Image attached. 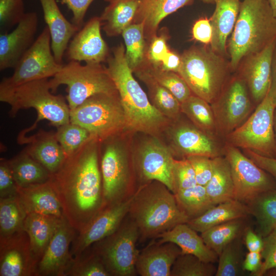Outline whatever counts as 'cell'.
Instances as JSON below:
<instances>
[{"label": "cell", "instance_id": "cell-27", "mask_svg": "<svg viewBox=\"0 0 276 276\" xmlns=\"http://www.w3.org/2000/svg\"><path fill=\"white\" fill-rule=\"evenodd\" d=\"M25 150L43 166L52 175L57 172L64 163L66 156L53 131L39 130L27 137Z\"/></svg>", "mask_w": 276, "mask_h": 276}, {"label": "cell", "instance_id": "cell-29", "mask_svg": "<svg viewBox=\"0 0 276 276\" xmlns=\"http://www.w3.org/2000/svg\"><path fill=\"white\" fill-rule=\"evenodd\" d=\"M63 218L37 213L27 214L24 230L28 235L32 254L37 264Z\"/></svg>", "mask_w": 276, "mask_h": 276}, {"label": "cell", "instance_id": "cell-9", "mask_svg": "<svg viewBox=\"0 0 276 276\" xmlns=\"http://www.w3.org/2000/svg\"><path fill=\"white\" fill-rule=\"evenodd\" d=\"M275 109L276 102L268 92L247 119L224 137L225 144L276 158L273 128Z\"/></svg>", "mask_w": 276, "mask_h": 276}, {"label": "cell", "instance_id": "cell-50", "mask_svg": "<svg viewBox=\"0 0 276 276\" xmlns=\"http://www.w3.org/2000/svg\"><path fill=\"white\" fill-rule=\"evenodd\" d=\"M186 158L192 166L197 183L205 186L213 174V158L202 155L190 156Z\"/></svg>", "mask_w": 276, "mask_h": 276}, {"label": "cell", "instance_id": "cell-22", "mask_svg": "<svg viewBox=\"0 0 276 276\" xmlns=\"http://www.w3.org/2000/svg\"><path fill=\"white\" fill-rule=\"evenodd\" d=\"M170 134L173 147L185 158L202 155L213 158L221 156L216 138L206 134L192 123H178Z\"/></svg>", "mask_w": 276, "mask_h": 276}, {"label": "cell", "instance_id": "cell-62", "mask_svg": "<svg viewBox=\"0 0 276 276\" xmlns=\"http://www.w3.org/2000/svg\"><path fill=\"white\" fill-rule=\"evenodd\" d=\"M273 128H274V138L276 145V109L274 114L273 118Z\"/></svg>", "mask_w": 276, "mask_h": 276}, {"label": "cell", "instance_id": "cell-35", "mask_svg": "<svg viewBox=\"0 0 276 276\" xmlns=\"http://www.w3.org/2000/svg\"><path fill=\"white\" fill-rule=\"evenodd\" d=\"M135 72L146 84L149 100L156 109L168 120H177L181 113V104L178 100L143 70L139 69Z\"/></svg>", "mask_w": 276, "mask_h": 276}, {"label": "cell", "instance_id": "cell-14", "mask_svg": "<svg viewBox=\"0 0 276 276\" xmlns=\"http://www.w3.org/2000/svg\"><path fill=\"white\" fill-rule=\"evenodd\" d=\"M224 156L231 169L235 199L248 204L262 194L276 189V180L259 167L240 149L225 144Z\"/></svg>", "mask_w": 276, "mask_h": 276}, {"label": "cell", "instance_id": "cell-59", "mask_svg": "<svg viewBox=\"0 0 276 276\" xmlns=\"http://www.w3.org/2000/svg\"><path fill=\"white\" fill-rule=\"evenodd\" d=\"M268 92L276 102V44L272 57L271 82Z\"/></svg>", "mask_w": 276, "mask_h": 276}, {"label": "cell", "instance_id": "cell-21", "mask_svg": "<svg viewBox=\"0 0 276 276\" xmlns=\"http://www.w3.org/2000/svg\"><path fill=\"white\" fill-rule=\"evenodd\" d=\"M276 40L262 51L243 60L239 75L243 79L254 104L257 106L269 90L271 64Z\"/></svg>", "mask_w": 276, "mask_h": 276}, {"label": "cell", "instance_id": "cell-37", "mask_svg": "<svg viewBox=\"0 0 276 276\" xmlns=\"http://www.w3.org/2000/svg\"><path fill=\"white\" fill-rule=\"evenodd\" d=\"M181 113L191 123L206 134L216 138V122L211 104L194 95L181 104Z\"/></svg>", "mask_w": 276, "mask_h": 276}, {"label": "cell", "instance_id": "cell-44", "mask_svg": "<svg viewBox=\"0 0 276 276\" xmlns=\"http://www.w3.org/2000/svg\"><path fill=\"white\" fill-rule=\"evenodd\" d=\"M65 276H111L100 258L88 247L73 257Z\"/></svg>", "mask_w": 276, "mask_h": 276}, {"label": "cell", "instance_id": "cell-4", "mask_svg": "<svg viewBox=\"0 0 276 276\" xmlns=\"http://www.w3.org/2000/svg\"><path fill=\"white\" fill-rule=\"evenodd\" d=\"M276 40V18L267 0H243L227 44L231 71Z\"/></svg>", "mask_w": 276, "mask_h": 276}, {"label": "cell", "instance_id": "cell-18", "mask_svg": "<svg viewBox=\"0 0 276 276\" xmlns=\"http://www.w3.org/2000/svg\"><path fill=\"white\" fill-rule=\"evenodd\" d=\"M100 17L90 18L75 34L66 51L70 61L101 63L109 57L108 46L103 39Z\"/></svg>", "mask_w": 276, "mask_h": 276}, {"label": "cell", "instance_id": "cell-60", "mask_svg": "<svg viewBox=\"0 0 276 276\" xmlns=\"http://www.w3.org/2000/svg\"><path fill=\"white\" fill-rule=\"evenodd\" d=\"M270 5L274 16L276 18V0H267Z\"/></svg>", "mask_w": 276, "mask_h": 276}, {"label": "cell", "instance_id": "cell-47", "mask_svg": "<svg viewBox=\"0 0 276 276\" xmlns=\"http://www.w3.org/2000/svg\"><path fill=\"white\" fill-rule=\"evenodd\" d=\"M172 181L173 194L197 184L194 169L187 158L174 159L172 169Z\"/></svg>", "mask_w": 276, "mask_h": 276}, {"label": "cell", "instance_id": "cell-11", "mask_svg": "<svg viewBox=\"0 0 276 276\" xmlns=\"http://www.w3.org/2000/svg\"><path fill=\"white\" fill-rule=\"evenodd\" d=\"M116 135L101 141L103 143L100 162L103 208L129 199L137 190L132 185L127 153Z\"/></svg>", "mask_w": 276, "mask_h": 276}, {"label": "cell", "instance_id": "cell-64", "mask_svg": "<svg viewBox=\"0 0 276 276\" xmlns=\"http://www.w3.org/2000/svg\"><path fill=\"white\" fill-rule=\"evenodd\" d=\"M104 1H106V2H110L112 0H104Z\"/></svg>", "mask_w": 276, "mask_h": 276}, {"label": "cell", "instance_id": "cell-39", "mask_svg": "<svg viewBox=\"0 0 276 276\" xmlns=\"http://www.w3.org/2000/svg\"><path fill=\"white\" fill-rule=\"evenodd\" d=\"M247 205L256 220V232L263 238L276 227V189L262 194Z\"/></svg>", "mask_w": 276, "mask_h": 276}, {"label": "cell", "instance_id": "cell-17", "mask_svg": "<svg viewBox=\"0 0 276 276\" xmlns=\"http://www.w3.org/2000/svg\"><path fill=\"white\" fill-rule=\"evenodd\" d=\"M76 232L64 218L38 262L36 276H65L73 259L70 246Z\"/></svg>", "mask_w": 276, "mask_h": 276}, {"label": "cell", "instance_id": "cell-61", "mask_svg": "<svg viewBox=\"0 0 276 276\" xmlns=\"http://www.w3.org/2000/svg\"><path fill=\"white\" fill-rule=\"evenodd\" d=\"M264 275L276 276V268L271 269L267 271Z\"/></svg>", "mask_w": 276, "mask_h": 276}, {"label": "cell", "instance_id": "cell-13", "mask_svg": "<svg viewBox=\"0 0 276 276\" xmlns=\"http://www.w3.org/2000/svg\"><path fill=\"white\" fill-rule=\"evenodd\" d=\"M211 105L218 135L224 138L241 125L255 109L246 83L239 75L228 79Z\"/></svg>", "mask_w": 276, "mask_h": 276}, {"label": "cell", "instance_id": "cell-8", "mask_svg": "<svg viewBox=\"0 0 276 276\" xmlns=\"http://www.w3.org/2000/svg\"><path fill=\"white\" fill-rule=\"evenodd\" d=\"M70 122L86 129L100 142L126 128L118 93L93 96L70 110Z\"/></svg>", "mask_w": 276, "mask_h": 276}, {"label": "cell", "instance_id": "cell-53", "mask_svg": "<svg viewBox=\"0 0 276 276\" xmlns=\"http://www.w3.org/2000/svg\"><path fill=\"white\" fill-rule=\"evenodd\" d=\"M94 0H61L73 13L72 22L80 29L82 25L86 12Z\"/></svg>", "mask_w": 276, "mask_h": 276}, {"label": "cell", "instance_id": "cell-15", "mask_svg": "<svg viewBox=\"0 0 276 276\" xmlns=\"http://www.w3.org/2000/svg\"><path fill=\"white\" fill-rule=\"evenodd\" d=\"M174 159L170 150L153 137L142 143L133 164L135 173L144 184L156 180L164 184L172 192Z\"/></svg>", "mask_w": 276, "mask_h": 276}, {"label": "cell", "instance_id": "cell-40", "mask_svg": "<svg viewBox=\"0 0 276 276\" xmlns=\"http://www.w3.org/2000/svg\"><path fill=\"white\" fill-rule=\"evenodd\" d=\"M174 194L178 206L189 220L199 217L215 205L211 201L205 186L198 184Z\"/></svg>", "mask_w": 276, "mask_h": 276}, {"label": "cell", "instance_id": "cell-33", "mask_svg": "<svg viewBox=\"0 0 276 276\" xmlns=\"http://www.w3.org/2000/svg\"><path fill=\"white\" fill-rule=\"evenodd\" d=\"M8 163L18 187L44 183L51 178L52 174L24 149Z\"/></svg>", "mask_w": 276, "mask_h": 276}, {"label": "cell", "instance_id": "cell-48", "mask_svg": "<svg viewBox=\"0 0 276 276\" xmlns=\"http://www.w3.org/2000/svg\"><path fill=\"white\" fill-rule=\"evenodd\" d=\"M24 0H0V26L6 32L22 19L25 15Z\"/></svg>", "mask_w": 276, "mask_h": 276}, {"label": "cell", "instance_id": "cell-38", "mask_svg": "<svg viewBox=\"0 0 276 276\" xmlns=\"http://www.w3.org/2000/svg\"><path fill=\"white\" fill-rule=\"evenodd\" d=\"M244 218L232 220L212 227L201 233L205 244L218 256L234 240L241 237L246 226Z\"/></svg>", "mask_w": 276, "mask_h": 276}, {"label": "cell", "instance_id": "cell-63", "mask_svg": "<svg viewBox=\"0 0 276 276\" xmlns=\"http://www.w3.org/2000/svg\"><path fill=\"white\" fill-rule=\"evenodd\" d=\"M204 3L206 4H214V0H200Z\"/></svg>", "mask_w": 276, "mask_h": 276}, {"label": "cell", "instance_id": "cell-41", "mask_svg": "<svg viewBox=\"0 0 276 276\" xmlns=\"http://www.w3.org/2000/svg\"><path fill=\"white\" fill-rule=\"evenodd\" d=\"M125 44V57L133 72L138 70L146 60L144 24L133 23L122 33Z\"/></svg>", "mask_w": 276, "mask_h": 276}, {"label": "cell", "instance_id": "cell-55", "mask_svg": "<svg viewBox=\"0 0 276 276\" xmlns=\"http://www.w3.org/2000/svg\"><path fill=\"white\" fill-rule=\"evenodd\" d=\"M243 152L259 167L265 170L276 180V158L261 155L250 150H243Z\"/></svg>", "mask_w": 276, "mask_h": 276}, {"label": "cell", "instance_id": "cell-42", "mask_svg": "<svg viewBox=\"0 0 276 276\" xmlns=\"http://www.w3.org/2000/svg\"><path fill=\"white\" fill-rule=\"evenodd\" d=\"M139 69L145 71L169 90L180 104L193 95L186 81L177 73L164 70L159 65L153 64L147 60Z\"/></svg>", "mask_w": 276, "mask_h": 276}, {"label": "cell", "instance_id": "cell-25", "mask_svg": "<svg viewBox=\"0 0 276 276\" xmlns=\"http://www.w3.org/2000/svg\"><path fill=\"white\" fill-rule=\"evenodd\" d=\"M17 196L27 214L37 213L64 218L63 209L49 181L26 187H18Z\"/></svg>", "mask_w": 276, "mask_h": 276}, {"label": "cell", "instance_id": "cell-19", "mask_svg": "<svg viewBox=\"0 0 276 276\" xmlns=\"http://www.w3.org/2000/svg\"><path fill=\"white\" fill-rule=\"evenodd\" d=\"M38 17L34 12L25 13L15 29L0 35V70L14 68L33 44L37 30Z\"/></svg>", "mask_w": 276, "mask_h": 276}, {"label": "cell", "instance_id": "cell-51", "mask_svg": "<svg viewBox=\"0 0 276 276\" xmlns=\"http://www.w3.org/2000/svg\"><path fill=\"white\" fill-rule=\"evenodd\" d=\"M18 186L14 179L8 159L0 160V198L17 195Z\"/></svg>", "mask_w": 276, "mask_h": 276}, {"label": "cell", "instance_id": "cell-43", "mask_svg": "<svg viewBox=\"0 0 276 276\" xmlns=\"http://www.w3.org/2000/svg\"><path fill=\"white\" fill-rule=\"evenodd\" d=\"M241 238L229 243L219 255L215 276H238L244 273Z\"/></svg>", "mask_w": 276, "mask_h": 276}, {"label": "cell", "instance_id": "cell-20", "mask_svg": "<svg viewBox=\"0 0 276 276\" xmlns=\"http://www.w3.org/2000/svg\"><path fill=\"white\" fill-rule=\"evenodd\" d=\"M37 265L25 231L0 242L1 276H36Z\"/></svg>", "mask_w": 276, "mask_h": 276}, {"label": "cell", "instance_id": "cell-26", "mask_svg": "<svg viewBox=\"0 0 276 276\" xmlns=\"http://www.w3.org/2000/svg\"><path fill=\"white\" fill-rule=\"evenodd\" d=\"M240 0H214L215 8L210 19L212 28L210 47L224 56L227 51V40L233 32L240 8Z\"/></svg>", "mask_w": 276, "mask_h": 276}, {"label": "cell", "instance_id": "cell-2", "mask_svg": "<svg viewBox=\"0 0 276 276\" xmlns=\"http://www.w3.org/2000/svg\"><path fill=\"white\" fill-rule=\"evenodd\" d=\"M107 71L119 94L125 113L126 128L154 134L169 120L152 105L149 98L133 77L122 43L115 47L107 58Z\"/></svg>", "mask_w": 276, "mask_h": 276}, {"label": "cell", "instance_id": "cell-1", "mask_svg": "<svg viewBox=\"0 0 276 276\" xmlns=\"http://www.w3.org/2000/svg\"><path fill=\"white\" fill-rule=\"evenodd\" d=\"M100 143L91 136L78 151L66 157L50 179L65 218L78 233L103 208Z\"/></svg>", "mask_w": 276, "mask_h": 276}, {"label": "cell", "instance_id": "cell-28", "mask_svg": "<svg viewBox=\"0 0 276 276\" xmlns=\"http://www.w3.org/2000/svg\"><path fill=\"white\" fill-rule=\"evenodd\" d=\"M160 243L172 242L181 249V254L193 255L205 262L214 263L219 256L205 244L201 236L187 223H181L160 234Z\"/></svg>", "mask_w": 276, "mask_h": 276}, {"label": "cell", "instance_id": "cell-16", "mask_svg": "<svg viewBox=\"0 0 276 276\" xmlns=\"http://www.w3.org/2000/svg\"><path fill=\"white\" fill-rule=\"evenodd\" d=\"M132 196L126 200L105 206L78 233L71 248L73 257L79 256L93 244L110 235L119 228L128 215Z\"/></svg>", "mask_w": 276, "mask_h": 276}, {"label": "cell", "instance_id": "cell-57", "mask_svg": "<svg viewBox=\"0 0 276 276\" xmlns=\"http://www.w3.org/2000/svg\"><path fill=\"white\" fill-rule=\"evenodd\" d=\"M262 264L261 252L249 251L243 261L242 268L244 271L250 272L254 276L259 270Z\"/></svg>", "mask_w": 276, "mask_h": 276}, {"label": "cell", "instance_id": "cell-31", "mask_svg": "<svg viewBox=\"0 0 276 276\" xmlns=\"http://www.w3.org/2000/svg\"><path fill=\"white\" fill-rule=\"evenodd\" d=\"M251 215L248 205L232 199L214 205L199 217L187 223L197 232L202 233L220 224Z\"/></svg>", "mask_w": 276, "mask_h": 276}, {"label": "cell", "instance_id": "cell-34", "mask_svg": "<svg viewBox=\"0 0 276 276\" xmlns=\"http://www.w3.org/2000/svg\"><path fill=\"white\" fill-rule=\"evenodd\" d=\"M214 172L205 186L206 193L214 204L235 199V188L229 164L225 156L213 158Z\"/></svg>", "mask_w": 276, "mask_h": 276}, {"label": "cell", "instance_id": "cell-49", "mask_svg": "<svg viewBox=\"0 0 276 276\" xmlns=\"http://www.w3.org/2000/svg\"><path fill=\"white\" fill-rule=\"evenodd\" d=\"M263 242L262 264L254 276L264 275L267 271L276 268V227L263 238Z\"/></svg>", "mask_w": 276, "mask_h": 276}, {"label": "cell", "instance_id": "cell-58", "mask_svg": "<svg viewBox=\"0 0 276 276\" xmlns=\"http://www.w3.org/2000/svg\"><path fill=\"white\" fill-rule=\"evenodd\" d=\"M159 65L164 70L178 73L181 65V56L170 50Z\"/></svg>", "mask_w": 276, "mask_h": 276}, {"label": "cell", "instance_id": "cell-52", "mask_svg": "<svg viewBox=\"0 0 276 276\" xmlns=\"http://www.w3.org/2000/svg\"><path fill=\"white\" fill-rule=\"evenodd\" d=\"M169 51L166 37L162 35H156L151 40L147 53L148 60L153 64L159 65Z\"/></svg>", "mask_w": 276, "mask_h": 276}, {"label": "cell", "instance_id": "cell-46", "mask_svg": "<svg viewBox=\"0 0 276 276\" xmlns=\"http://www.w3.org/2000/svg\"><path fill=\"white\" fill-rule=\"evenodd\" d=\"M55 135L66 157L78 151L91 137L86 129L71 122L57 127Z\"/></svg>", "mask_w": 276, "mask_h": 276}, {"label": "cell", "instance_id": "cell-30", "mask_svg": "<svg viewBox=\"0 0 276 276\" xmlns=\"http://www.w3.org/2000/svg\"><path fill=\"white\" fill-rule=\"evenodd\" d=\"M193 0H141L133 23L143 22L145 37L152 39L161 21Z\"/></svg>", "mask_w": 276, "mask_h": 276}, {"label": "cell", "instance_id": "cell-54", "mask_svg": "<svg viewBox=\"0 0 276 276\" xmlns=\"http://www.w3.org/2000/svg\"><path fill=\"white\" fill-rule=\"evenodd\" d=\"M194 38L203 43L210 44L212 38V28L210 19H199L195 22L192 28Z\"/></svg>", "mask_w": 276, "mask_h": 276}, {"label": "cell", "instance_id": "cell-36", "mask_svg": "<svg viewBox=\"0 0 276 276\" xmlns=\"http://www.w3.org/2000/svg\"><path fill=\"white\" fill-rule=\"evenodd\" d=\"M27 215L17 195L0 198V242L24 231Z\"/></svg>", "mask_w": 276, "mask_h": 276}, {"label": "cell", "instance_id": "cell-10", "mask_svg": "<svg viewBox=\"0 0 276 276\" xmlns=\"http://www.w3.org/2000/svg\"><path fill=\"white\" fill-rule=\"evenodd\" d=\"M139 239L138 228L127 215L114 232L90 248L111 276H134L137 274L135 264L140 251L136 247Z\"/></svg>", "mask_w": 276, "mask_h": 276}, {"label": "cell", "instance_id": "cell-45", "mask_svg": "<svg viewBox=\"0 0 276 276\" xmlns=\"http://www.w3.org/2000/svg\"><path fill=\"white\" fill-rule=\"evenodd\" d=\"M216 270L213 263L204 262L192 254H181L172 265L170 276H213Z\"/></svg>", "mask_w": 276, "mask_h": 276}, {"label": "cell", "instance_id": "cell-5", "mask_svg": "<svg viewBox=\"0 0 276 276\" xmlns=\"http://www.w3.org/2000/svg\"><path fill=\"white\" fill-rule=\"evenodd\" d=\"M0 101L10 106V116L15 117L21 109L33 108L37 118L30 127L22 130L17 137L19 144H25L26 133L46 120L56 128L70 122V109L61 95H54L49 79L33 81L12 89L0 90Z\"/></svg>", "mask_w": 276, "mask_h": 276}, {"label": "cell", "instance_id": "cell-6", "mask_svg": "<svg viewBox=\"0 0 276 276\" xmlns=\"http://www.w3.org/2000/svg\"><path fill=\"white\" fill-rule=\"evenodd\" d=\"M231 67L223 56L210 48L194 47L181 56L178 74L193 95L212 104L228 80Z\"/></svg>", "mask_w": 276, "mask_h": 276}, {"label": "cell", "instance_id": "cell-32", "mask_svg": "<svg viewBox=\"0 0 276 276\" xmlns=\"http://www.w3.org/2000/svg\"><path fill=\"white\" fill-rule=\"evenodd\" d=\"M141 0H112L100 17L103 29L108 36L122 34L133 23Z\"/></svg>", "mask_w": 276, "mask_h": 276}, {"label": "cell", "instance_id": "cell-24", "mask_svg": "<svg viewBox=\"0 0 276 276\" xmlns=\"http://www.w3.org/2000/svg\"><path fill=\"white\" fill-rule=\"evenodd\" d=\"M39 1L44 19L49 30L53 54L57 62L62 64L63 57L69 42L80 28L66 19L56 0Z\"/></svg>", "mask_w": 276, "mask_h": 276}, {"label": "cell", "instance_id": "cell-56", "mask_svg": "<svg viewBox=\"0 0 276 276\" xmlns=\"http://www.w3.org/2000/svg\"><path fill=\"white\" fill-rule=\"evenodd\" d=\"M244 241L249 251L261 252L263 249V238L247 227L244 233Z\"/></svg>", "mask_w": 276, "mask_h": 276}, {"label": "cell", "instance_id": "cell-23", "mask_svg": "<svg viewBox=\"0 0 276 276\" xmlns=\"http://www.w3.org/2000/svg\"><path fill=\"white\" fill-rule=\"evenodd\" d=\"M181 254L180 248L172 242H152L140 251L136 264L141 276H170L173 264Z\"/></svg>", "mask_w": 276, "mask_h": 276}, {"label": "cell", "instance_id": "cell-3", "mask_svg": "<svg viewBox=\"0 0 276 276\" xmlns=\"http://www.w3.org/2000/svg\"><path fill=\"white\" fill-rule=\"evenodd\" d=\"M128 216L136 225L141 241L155 239L189 219L180 210L174 194L153 180L141 185L133 195Z\"/></svg>", "mask_w": 276, "mask_h": 276}, {"label": "cell", "instance_id": "cell-7", "mask_svg": "<svg viewBox=\"0 0 276 276\" xmlns=\"http://www.w3.org/2000/svg\"><path fill=\"white\" fill-rule=\"evenodd\" d=\"M51 91L55 93L61 85L67 86L66 97L70 110L90 97L101 93H118L107 67L101 63H85L70 61L49 80Z\"/></svg>", "mask_w": 276, "mask_h": 276}, {"label": "cell", "instance_id": "cell-12", "mask_svg": "<svg viewBox=\"0 0 276 276\" xmlns=\"http://www.w3.org/2000/svg\"><path fill=\"white\" fill-rule=\"evenodd\" d=\"M63 65L57 62L54 56L49 30L46 26L16 63L12 75L1 81L0 90L52 78L61 69Z\"/></svg>", "mask_w": 276, "mask_h": 276}]
</instances>
